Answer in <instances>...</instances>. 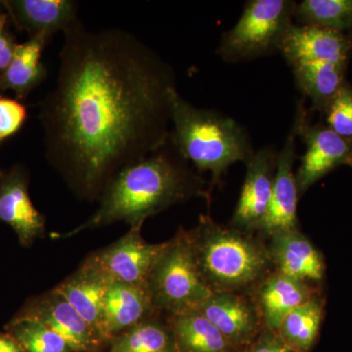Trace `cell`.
Returning a JSON list of instances; mask_svg holds the SVG:
<instances>
[{
    "instance_id": "6",
    "label": "cell",
    "mask_w": 352,
    "mask_h": 352,
    "mask_svg": "<svg viewBox=\"0 0 352 352\" xmlns=\"http://www.w3.org/2000/svg\"><path fill=\"white\" fill-rule=\"evenodd\" d=\"M294 0H250L232 29L224 32L217 53L229 63L276 54L294 23Z\"/></svg>"
},
{
    "instance_id": "22",
    "label": "cell",
    "mask_w": 352,
    "mask_h": 352,
    "mask_svg": "<svg viewBox=\"0 0 352 352\" xmlns=\"http://www.w3.org/2000/svg\"><path fill=\"white\" fill-rule=\"evenodd\" d=\"M47 41L38 36L25 43L16 44L12 60L0 78V87L13 89L23 97L43 82L47 72L41 63V53Z\"/></svg>"
},
{
    "instance_id": "12",
    "label": "cell",
    "mask_w": 352,
    "mask_h": 352,
    "mask_svg": "<svg viewBox=\"0 0 352 352\" xmlns=\"http://www.w3.org/2000/svg\"><path fill=\"white\" fill-rule=\"evenodd\" d=\"M296 132L289 131L283 149L278 153L276 171L267 217L258 232L270 238L275 234L298 229V187L294 164L296 159Z\"/></svg>"
},
{
    "instance_id": "13",
    "label": "cell",
    "mask_w": 352,
    "mask_h": 352,
    "mask_svg": "<svg viewBox=\"0 0 352 352\" xmlns=\"http://www.w3.org/2000/svg\"><path fill=\"white\" fill-rule=\"evenodd\" d=\"M267 249L278 272L310 285L323 280V256L300 229L271 236Z\"/></svg>"
},
{
    "instance_id": "7",
    "label": "cell",
    "mask_w": 352,
    "mask_h": 352,
    "mask_svg": "<svg viewBox=\"0 0 352 352\" xmlns=\"http://www.w3.org/2000/svg\"><path fill=\"white\" fill-rule=\"evenodd\" d=\"M292 129L307 147L296 173L298 196L302 197L312 185L346 163L352 151V143L340 138L327 126L310 124L303 101L296 104Z\"/></svg>"
},
{
    "instance_id": "31",
    "label": "cell",
    "mask_w": 352,
    "mask_h": 352,
    "mask_svg": "<svg viewBox=\"0 0 352 352\" xmlns=\"http://www.w3.org/2000/svg\"><path fill=\"white\" fill-rule=\"evenodd\" d=\"M22 347L12 336L0 335V352H23Z\"/></svg>"
},
{
    "instance_id": "3",
    "label": "cell",
    "mask_w": 352,
    "mask_h": 352,
    "mask_svg": "<svg viewBox=\"0 0 352 352\" xmlns=\"http://www.w3.org/2000/svg\"><path fill=\"white\" fill-rule=\"evenodd\" d=\"M170 142L199 173L221 182L232 164L247 163L254 150L252 139L235 120L217 111L197 108L177 89L170 94Z\"/></svg>"
},
{
    "instance_id": "19",
    "label": "cell",
    "mask_w": 352,
    "mask_h": 352,
    "mask_svg": "<svg viewBox=\"0 0 352 352\" xmlns=\"http://www.w3.org/2000/svg\"><path fill=\"white\" fill-rule=\"evenodd\" d=\"M0 219L10 226L23 244L43 232L45 219L32 205L23 175L14 173L0 185Z\"/></svg>"
},
{
    "instance_id": "34",
    "label": "cell",
    "mask_w": 352,
    "mask_h": 352,
    "mask_svg": "<svg viewBox=\"0 0 352 352\" xmlns=\"http://www.w3.org/2000/svg\"><path fill=\"white\" fill-rule=\"evenodd\" d=\"M239 352H247V349H245V351H241Z\"/></svg>"
},
{
    "instance_id": "21",
    "label": "cell",
    "mask_w": 352,
    "mask_h": 352,
    "mask_svg": "<svg viewBox=\"0 0 352 352\" xmlns=\"http://www.w3.org/2000/svg\"><path fill=\"white\" fill-rule=\"evenodd\" d=\"M289 67L296 87L311 100L314 110L323 113L346 82L347 67L325 62H300Z\"/></svg>"
},
{
    "instance_id": "1",
    "label": "cell",
    "mask_w": 352,
    "mask_h": 352,
    "mask_svg": "<svg viewBox=\"0 0 352 352\" xmlns=\"http://www.w3.org/2000/svg\"><path fill=\"white\" fill-rule=\"evenodd\" d=\"M56 83L41 106L45 154L69 184L101 196L120 170L170 139L175 71L124 30L63 32Z\"/></svg>"
},
{
    "instance_id": "33",
    "label": "cell",
    "mask_w": 352,
    "mask_h": 352,
    "mask_svg": "<svg viewBox=\"0 0 352 352\" xmlns=\"http://www.w3.org/2000/svg\"><path fill=\"white\" fill-rule=\"evenodd\" d=\"M349 41H351V53H352V32L349 34Z\"/></svg>"
},
{
    "instance_id": "29",
    "label": "cell",
    "mask_w": 352,
    "mask_h": 352,
    "mask_svg": "<svg viewBox=\"0 0 352 352\" xmlns=\"http://www.w3.org/2000/svg\"><path fill=\"white\" fill-rule=\"evenodd\" d=\"M247 352H298L289 346L276 331L264 328Z\"/></svg>"
},
{
    "instance_id": "18",
    "label": "cell",
    "mask_w": 352,
    "mask_h": 352,
    "mask_svg": "<svg viewBox=\"0 0 352 352\" xmlns=\"http://www.w3.org/2000/svg\"><path fill=\"white\" fill-rule=\"evenodd\" d=\"M14 20L32 38L65 32L78 19V4L71 0H16L4 2Z\"/></svg>"
},
{
    "instance_id": "14",
    "label": "cell",
    "mask_w": 352,
    "mask_h": 352,
    "mask_svg": "<svg viewBox=\"0 0 352 352\" xmlns=\"http://www.w3.org/2000/svg\"><path fill=\"white\" fill-rule=\"evenodd\" d=\"M63 338L72 351H94L105 342L61 294L52 289L29 315Z\"/></svg>"
},
{
    "instance_id": "4",
    "label": "cell",
    "mask_w": 352,
    "mask_h": 352,
    "mask_svg": "<svg viewBox=\"0 0 352 352\" xmlns=\"http://www.w3.org/2000/svg\"><path fill=\"white\" fill-rule=\"evenodd\" d=\"M189 234L201 276L212 292L251 293L272 271L267 245L251 233L201 215Z\"/></svg>"
},
{
    "instance_id": "8",
    "label": "cell",
    "mask_w": 352,
    "mask_h": 352,
    "mask_svg": "<svg viewBox=\"0 0 352 352\" xmlns=\"http://www.w3.org/2000/svg\"><path fill=\"white\" fill-rule=\"evenodd\" d=\"M141 228L142 226H131L124 237L89 258L113 281L147 288L150 275L168 242H146L141 236Z\"/></svg>"
},
{
    "instance_id": "24",
    "label": "cell",
    "mask_w": 352,
    "mask_h": 352,
    "mask_svg": "<svg viewBox=\"0 0 352 352\" xmlns=\"http://www.w3.org/2000/svg\"><path fill=\"white\" fill-rule=\"evenodd\" d=\"M323 307L316 298L287 315L277 331L282 339L298 352H309L320 332Z\"/></svg>"
},
{
    "instance_id": "15",
    "label": "cell",
    "mask_w": 352,
    "mask_h": 352,
    "mask_svg": "<svg viewBox=\"0 0 352 352\" xmlns=\"http://www.w3.org/2000/svg\"><path fill=\"white\" fill-rule=\"evenodd\" d=\"M155 307L147 288L113 281L104 298L100 333L110 340L151 317Z\"/></svg>"
},
{
    "instance_id": "9",
    "label": "cell",
    "mask_w": 352,
    "mask_h": 352,
    "mask_svg": "<svg viewBox=\"0 0 352 352\" xmlns=\"http://www.w3.org/2000/svg\"><path fill=\"white\" fill-rule=\"evenodd\" d=\"M277 157L276 149L266 146L245 163L247 173L231 221L233 228L251 234L261 229L270 210Z\"/></svg>"
},
{
    "instance_id": "26",
    "label": "cell",
    "mask_w": 352,
    "mask_h": 352,
    "mask_svg": "<svg viewBox=\"0 0 352 352\" xmlns=\"http://www.w3.org/2000/svg\"><path fill=\"white\" fill-rule=\"evenodd\" d=\"M10 329L11 336L25 352H72L63 338L31 317L18 319Z\"/></svg>"
},
{
    "instance_id": "17",
    "label": "cell",
    "mask_w": 352,
    "mask_h": 352,
    "mask_svg": "<svg viewBox=\"0 0 352 352\" xmlns=\"http://www.w3.org/2000/svg\"><path fill=\"white\" fill-rule=\"evenodd\" d=\"M113 281L112 278L88 258L78 271L54 289L68 300L69 305L102 338V305Z\"/></svg>"
},
{
    "instance_id": "28",
    "label": "cell",
    "mask_w": 352,
    "mask_h": 352,
    "mask_svg": "<svg viewBox=\"0 0 352 352\" xmlns=\"http://www.w3.org/2000/svg\"><path fill=\"white\" fill-rule=\"evenodd\" d=\"M25 117L24 105L13 99L0 98V140L19 131Z\"/></svg>"
},
{
    "instance_id": "11",
    "label": "cell",
    "mask_w": 352,
    "mask_h": 352,
    "mask_svg": "<svg viewBox=\"0 0 352 352\" xmlns=\"http://www.w3.org/2000/svg\"><path fill=\"white\" fill-rule=\"evenodd\" d=\"M280 53L289 66L300 62H325L347 67L351 45L349 34L293 23L285 34Z\"/></svg>"
},
{
    "instance_id": "30",
    "label": "cell",
    "mask_w": 352,
    "mask_h": 352,
    "mask_svg": "<svg viewBox=\"0 0 352 352\" xmlns=\"http://www.w3.org/2000/svg\"><path fill=\"white\" fill-rule=\"evenodd\" d=\"M15 43L6 29V17L0 14V71H6L12 60Z\"/></svg>"
},
{
    "instance_id": "32",
    "label": "cell",
    "mask_w": 352,
    "mask_h": 352,
    "mask_svg": "<svg viewBox=\"0 0 352 352\" xmlns=\"http://www.w3.org/2000/svg\"><path fill=\"white\" fill-rule=\"evenodd\" d=\"M344 164H346V166H351L352 168V151L351 154H349V157H347L346 163Z\"/></svg>"
},
{
    "instance_id": "27",
    "label": "cell",
    "mask_w": 352,
    "mask_h": 352,
    "mask_svg": "<svg viewBox=\"0 0 352 352\" xmlns=\"http://www.w3.org/2000/svg\"><path fill=\"white\" fill-rule=\"evenodd\" d=\"M331 131L352 143V87L344 83L324 112Z\"/></svg>"
},
{
    "instance_id": "2",
    "label": "cell",
    "mask_w": 352,
    "mask_h": 352,
    "mask_svg": "<svg viewBox=\"0 0 352 352\" xmlns=\"http://www.w3.org/2000/svg\"><path fill=\"white\" fill-rule=\"evenodd\" d=\"M205 187V180L168 140L159 151L120 170L104 190L96 212L63 237L116 221L143 226L146 219L175 204L192 197L208 198Z\"/></svg>"
},
{
    "instance_id": "25",
    "label": "cell",
    "mask_w": 352,
    "mask_h": 352,
    "mask_svg": "<svg viewBox=\"0 0 352 352\" xmlns=\"http://www.w3.org/2000/svg\"><path fill=\"white\" fill-rule=\"evenodd\" d=\"M294 19L300 25L344 34L352 30V0H303L296 4Z\"/></svg>"
},
{
    "instance_id": "16",
    "label": "cell",
    "mask_w": 352,
    "mask_h": 352,
    "mask_svg": "<svg viewBox=\"0 0 352 352\" xmlns=\"http://www.w3.org/2000/svg\"><path fill=\"white\" fill-rule=\"evenodd\" d=\"M252 298L264 327L277 332L289 312L315 296L312 285L273 270L254 288Z\"/></svg>"
},
{
    "instance_id": "20",
    "label": "cell",
    "mask_w": 352,
    "mask_h": 352,
    "mask_svg": "<svg viewBox=\"0 0 352 352\" xmlns=\"http://www.w3.org/2000/svg\"><path fill=\"white\" fill-rule=\"evenodd\" d=\"M171 332L178 352H239L198 310L171 315Z\"/></svg>"
},
{
    "instance_id": "10",
    "label": "cell",
    "mask_w": 352,
    "mask_h": 352,
    "mask_svg": "<svg viewBox=\"0 0 352 352\" xmlns=\"http://www.w3.org/2000/svg\"><path fill=\"white\" fill-rule=\"evenodd\" d=\"M196 310L240 351L249 349L265 328L254 298L248 293L214 292Z\"/></svg>"
},
{
    "instance_id": "23",
    "label": "cell",
    "mask_w": 352,
    "mask_h": 352,
    "mask_svg": "<svg viewBox=\"0 0 352 352\" xmlns=\"http://www.w3.org/2000/svg\"><path fill=\"white\" fill-rule=\"evenodd\" d=\"M110 352H178L170 325L146 319L110 340Z\"/></svg>"
},
{
    "instance_id": "5",
    "label": "cell",
    "mask_w": 352,
    "mask_h": 352,
    "mask_svg": "<svg viewBox=\"0 0 352 352\" xmlns=\"http://www.w3.org/2000/svg\"><path fill=\"white\" fill-rule=\"evenodd\" d=\"M155 309L175 315L197 309L214 292L197 263L189 231L180 228L159 258L147 286Z\"/></svg>"
}]
</instances>
